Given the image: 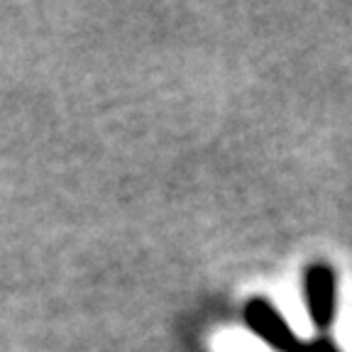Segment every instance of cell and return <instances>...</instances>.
<instances>
[{"mask_svg":"<svg viewBox=\"0 0 352 352\" xmlns=\"http://www.w3.org/2000/svg\"><path fill=\"white\" fill-rule=\"evenodd\" d=\"M303 296H306L308 316L316 323V328L325 336V330L336 323V308H338L336 272L323 262L311 264L306 270V276H303Z\"/></svg>","mask_w":352,"mask_h":352,"instance_id":"1","label":"cell"},{"mask_svg":"<svg viewBox=\"0 0 352 352\" xmlns=\"http://www.w3.org/2000/svg\"><path fill=\"white\" fill-rule=\"evenodd\" d=\"M245 320H248L254 336L262 338L274 350L294 352V347L298 345V338L292 333L284 316L267 298H250L248 306H245Z\"/></svg>","mask_w":352,"mask_h":352,"instance_id":"2","label":"cell"},{"mask_svg":"<svg viewBox=\"0 0 352 352\" xmlns=\"http://www.w3.org/2000/svg\"><path fill=\"white\" fill-rule=\"evenodd\" d=\"M294 352H340V347L330 340L328 336H318L316 340H311V342L298 340V345L294 347Z\"/></svg>","mask_w":352,"mask_h":352,"instance_id":"3","label":"cell"}]
</instances>
